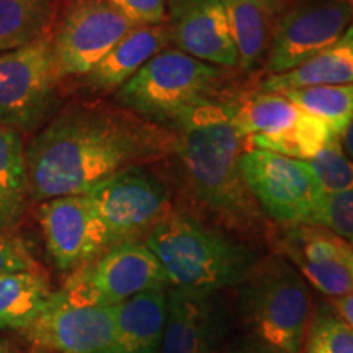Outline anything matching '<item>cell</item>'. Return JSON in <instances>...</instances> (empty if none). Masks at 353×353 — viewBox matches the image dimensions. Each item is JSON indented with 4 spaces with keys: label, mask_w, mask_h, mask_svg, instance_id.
Masks as SVG:
<instances>
[{
    "label": "cell",
    "mask_w": 353,
    "mask_h": 353,
    "mask_svg": "<svg viewBox=\"0 0 353 353\" xmlns=\"http://www.w3.org/2000/svg\"><path fill=\"white\" fill-rule=\"evenodd\" d=\"M175 143V132L128 108L70 105L26 149L28 195H85L113 175L172 156Z\"/></svg>",
    "instance_id": "1"
},
{
    "label": "cell",
    "mask_w": 353,
    "mask_h": 353,
    "mask_svg": "<svg viewBox=\"0 0 353 353\" xmlns=\"http://www.w3.org/2000/svg\"><path fill=\"white\" fill-rule=\"evenodd\" d=\"M234 101L201 107L175 128L172 156L182 172L188 195L223 226L255 236L263 213L247 188L241 170L242 139L231 123Z\"/></svg>",
    "instance_id": "2"
},
{
    "label": "cell",
    "mask_w": 353,
    "mask_h": 353,
    "mask_svg": "<svg viewBox=\"0 0 353 353\" xmlns=\"http://www.w3.org/2000/svg\"><path fill=\"white\" fill-rule=\"evenodd\" d=\"M172 288L219 293L237 288L260 260L254 247L187 213L167 214L145 236Z\"/></svg>",
    "instance_id": "3"
},
{
    "label": "cell",
    "mask_w": 353,
    "mask_h": 353,
    "mask_svg": "<svg viewBox=\"0 0 353 353\" xmlns=\"http://www.w3.org/2000/svg\"><path fill=\"white\" fill-rule=\"evenodd\" d=\"M224 68L167 48L117 92V101L145 120L174 131L196 110L219 99Z\"/></svg>",
    "instance_id": "4"
},
{
    "label": "cell",
    "mask_w": 353,
    "mask_h": 353,
    "mask_svg": "<svg viewBox=\"0 0 353 353\" xmlns=\"http://www.w3.org/2000/svg\"><path fill=\"white\" fill-rule=\"evenodd\" d=\"M237 312L249 335L285 353H301L312 316L311 291L288 260L268 255L237 286Z\"/></svg>",
    "instance_id": "5"
},
{
    "label": "cell",
    "mask_w": 353,
    "mask_h": 353,
    "mask_svg": "<svg viewBox=\"0 0 353 353\" xmlns=\"http://www.w3.org/2000/svg\"><path fill=\"white\" fill-rule=\"evenodd\" d=\"M161 286L169 283L151 250L144 242H125L74 270L61 291L74 304L113 307Z\"/></svg>",
    "instance_id": "6"
},
{
    "label": "cell",
    "mask_w": 353,
    "mask_h": 353,
    "mask_svg": "<svg viewBox=\"0 0 353 353\" xmlns=\"http://www.w3.org/2000/svg\"><path fill=\"white\" fill-rule=\"evenodd\" d=\"M241 170L263 216L276 224H312L325 192L306 162L247 149L241 156Z\"/></svg>",
    "instance_id": "7"
},
{
    "label": "cell",
    "mask_w": 353,
    "mask_h": 353,
    "mask_svg": "<svg viewBox=\"0 0 353 353\" xmlns=\"http://www.w3.org/2000/svg\"><path fill=\"white\" fill-rule=\"evenodd\" d=\"M85 195L103 223L110 247L139 242L172 213L169 190L143 167L113 175Z\"/></svg>",
    "instance_id": "8"
},
{
    "label": "cell",
    "mask_w": 353,
    "mask_h": 353,
    "mask_svg": "<svg viewBox=\"0 0 353 353\" xmlns=\"http://www.w3.org/2000/svg\"><path fill=\"white\" fill-rule=\"evenodd\" d=\"M353 25V0H296L275 19L268 76L298 68L334 44Z\"/></svg>",
    "instance_id": "9"
},
{
    "label": "cell",
    "mask_w": 353,
    "mask_h": 353,
    "mask_svg": "<svg viewBox=\"0 0 353 353\" xmlns=\"http://www.w3.org/2000/svg\"><path fill=\"white\" fill-rule=\"evenodd\" d=\"M136 26L108 0H70L52 38L57 79L85 76Z\"/></svg>",
    "instance_id": "10"
},
{
    "label": "cell",
    "mask_w": 353,
    "mask_h": 353,
    "mask_svg": "<svg viewBox=\"0 0 353 353\" xmlns=\"http://www.w3.org/2000/svg\"><path fill=\"white\" fill-rule=\"evenodd\" d=\"M57 81L51 37L0 52V125H34L51 105Z\"/></svg>",
    "instance_id": "11"
},
{
    "label": "cell",
    "mask_w": 353,
    "mask_h": 353,
    "mask_svg": "<svg viewBox=\"0 0 353 353\" xmlns=\"http://www.w3.org/2000/svg\"><path fill=\"white\" fill-rule=\"evenodd\" d=\"M21 334L51 353H114L113 309L74 304L61 290Z\"/></svg>",
    "instance_id": "12"
},
{
    "label": "cell",
    "mask_w": 353,
    "mask_h": 353,
    "mask_svg": "<svg viewBox=\"0 0 353 353\" xmlns=\"http://www.w3.org/2000/svg\"><path fill=\"white\" fill-rule=\"evenodd\" d=\"M38 219L48 254L61 272L72 273L110 249L103 223L87 195L43 201Z\"/></svg>",
    "instance_id": "13"
},
{
    "label": "cell",
    "mask_w": 353,
    "mask_h": 353,
    "mask_svg": "<svg viewBox=\"0 0 353 353\" xmlns=\"http://www.w3.org/2000/svg\"><path fill=\"white\" fill-rule=\"evenodd\" d=\"M275 254L293 265L306 283L327 298L353 293L345 265L348 242L327 229L312 224H278L272 232Z\"/></svg>",
    "instance_id": "14"
},
{
    "label": "cell",
    "mask_w": 353,
    "mask_h": 353,
    "mask_svg": "<svg viewBox=\"0 0 353 353\" xmlns=\"http://www.w3.org/2000/svg\"><path fill=\"white\" fill-rule=\"evenodd\" d=\"M228 330L229 316L218 293L167 290L161 353H218Z\"/></svg>",
    "instance_id": "15"
},
{
    "label": "cell",
    "mask_w": 353,
    "mask_h": 353,
    "mask_svg": "<svg viewBox=\"0 0 353 353\" xmlns=\"http://www.w3.org/2000/svg\"><path fill=\"white\" fill-rule=\"evenodd\" d=\"M165 21L179 51L218 68H237L223 0H167Z\"/></svg>",
    "instance_id": "16"
},
{
    "label": "cell",
    "mask_w": 353,
    "mask_h": 353,
    "mask_svg": "<svg viewBox=\"0 0 353 353\" xmlns=\"http://www.w3.org/2000/svg\"><path fill=\"white\" fill-rule=\"evenodd\" d=\"M172 44L167 23L139 25L121 38L90 72L85 74L92 90H118L154 56Z\"/></svg>",
    "instance_id": "17"
},
{
    "label": "cell",
    "mask_w": 353,
    "mask_h": 353,
    "mask_svg": "<svg viewBox=\"0 0 353 353\" xmlns=\"http://www.w3.org/2000/svg\"><path fill=\"white\" fill-rule=\"evenodd\" d=\"M114 353H161L167 316V286L113 306Z\"/></svg>",
    "instance_id": "18"
},
{
    "label": "cell",
    "mask_w": 353,
    "mask_h": 353,
    "mask_svg": "<svg viewBox=\"0 0 353 353\" xmlns=\"http://www.w3.org/2000/svg\"><path fill=\"white\" fill-rule=\"evenodd\" d=\"M353 83V25L329 48L306 63L278 76H268L260 83L262 94H283L294 88L314 85H350Z\"/></svg>",
    "instance_id": "19"
},
{
    "label": "cell",
    "mask_w": 353,
    "mask_h": 353,
    "mask_svg": "<svg viewBox=\"0 0 353 353\" xmlns=\"http://www.w3.org/2000/svg\"><path fill=\"white\" fill-rule=\"evenodd\" d=\"M52 294L50 280L39 272L0 275V330L23 332Z\"/></svg>",
    "instance_id": "20"
},
{
    "label": "cell",
    "mask_w": 353,
    "mask_h": 353,
    "mask_svg": "<svg viewBox=\"0 0 353 353\" xmlns=\"http://www.w3.org/2000/svg\"><path fill=\"white\" fill-rule=\"evenodd\" d=\"M61 0H0V52L48 38Z\"/></svg>",
    "instance_id": "21"
},
{
    "label": "cell",
    "mask_w": 353,
    "mask_h": 353,
    "mask_svg": "<svg viewBox=\"0 0 353 353\" xmlns=\"http://www.w3.org/2000/svg\"><path fill=\"white\" fill-rule=\"evenodd\" d=\"M26 151L15 128L0 125V229L19 223L26 187Z\"/></svg>",
    "instance_id": "22"
},
{
    "label": "cell",
    "mask_w": 353,
    "mask_h": 353,
    "mask_svg": "<svg viewBox=\"0 0 353 353\" xmlns=\"http://www.w3.org/2000/svg\"><path fill=\"white\" fill-rule=\"evenodd\" d=\"M301 114L283 94H262L232 103L231 123L242 139L250 136H275L296 123Z\"/></svg>",
    "instance_id": "23"
},
{
    "label": "cell",
    "mask_w": 353,
    "mask_h": 353,
    "mask_svg": "<svg viewBox=\"0 0 353 353\" xmlns=\"http://www.w3.org/2000/svg\"><path fill=\"white\" fill-rule=\"evenodd\" d=\"M229 30L237 52V68L252 70L263 61L270 48L275 17L262 8L237 0H223Z\"/></svg>",
    "instance_id": "24"
},
{
    "label": "cell",
    "mask_w": 353,
    "mask_h": 353,
    "mask_svg": "<svg viewBox=\"0 0 353 353\" xmlns=\"http://www.w3.org/2000/svg\"><path fill=\"white\" fill-rule=\"evenodd\" d=\"M335 138L339 136L330 130L327 123L301 112L290 130L275 136H250L247 143L252 145L250 149H262L298 161H309Z\"/></svg>",
    "instance_id": "25"
},
{
    "label": "cell",
    "mask_w": 353,
    "mask_h": 353,
    "mask_svg": "<svg viewBox=\"0 0 353 353\" xmlns=\"http://www.w3.org/2000/svg\"><path fill=\"white\" fill-rule=\"evenodd\" d=\"M301 112L327 123L342 138L353 121V83L350 85H314L283 92Z\"/></svg>",
    "instance_id": "26"
},
{
    "label": "cell",
    "mask_w": 353,
    "mask_h": 353,
    "mask_svg": "<svg viewBox=\"0 0 353 353\" xmlns=\"http://www.w3.org/2000/svg\"><path fill=\"white\" fill-rule=\"evenodd\" d=\"M304 353H353V329L330 304H321L312 311Z\"/></svg>",
    "instance_id": "27"
},
{
    "label": "cell",
    "mask_w": 353,
    "mask_h": 353,
    "mask_svg": "<svg viewBox=\"0 0 353 353\" xmlns=\"http://www.w3.org/2000/svg\"><path fill=\"white\" fill-rule=\"evenodd\" d=\"M306 165L325 193H341L353 188V161L343 151L342 138L325 144Z\"/></svg>",
    "instance_id": "28"
},
{
    "label": "cell",
    "mask_w": 353,
    "mask_h": 353,
    "mask_svg": "<svg viewBox=\"0 0 353 353\" xmlns=\"http://www.w3.org/2000/svg\"><path fill=\"white\" fill-rule=\"evenodd\" d=\"M312 226L327 229L353 245V188L341 193H325L317 206Z\"/></svg>",
    "instance_id": "29"
},
{
    "label": "cell",
    "mask_w": 353,
    "mask_h": 353,
    "mask_svg": "<svg viewBox=\"0 0 353 353\" xmlns=\"http://www.w3.org/2000/svg\"><path fill=\"white\" fill-rule=\"evenodd\" d=\"M39 270L41 268L23 241L12 236L6 229H0V275Z\"/></svg>",
    "instance_id": "30"
},
{
    "label": "cell",
    "mask_w": 353,
    "mask_h": 353,
    "mask_svg": "<svg viewBox=\"0 0 353 353\" xmlns=\"http://www.w3.org/2000/svg\"><path fill=\"white\" fill-rule=\"evenodd\" d=\"M136 25H161L167 20V0H108Z\"/></svg>",
    "instance_id": "31"
},
{
    "label": "cell",
    "mask_w": 353,
    "mask_h": 353,
    "mask_svg": "<svg viewBox=\"0 0 353 353\" xmlns=\"http://www.w3.org/2000/svg\"><path fill=\"white\" fill-rule=\"evenodd\" d=\"M218 353H285L278 348L268 345L259 339L252 337V335H241V337L232 339L224 343L219 348Z\"/></svg>",
    "instance_id": "32"
},
{
    "label": "cell",
    "mask_w": 353,
    "mask_h": 353,
    "mask_svg": "<svg viewBox=\"0 0 353 353\" xmlns=\"http://www.w3.org/2000/svg\"><path fill=\"white\" fill-rule=\"evenodd\" d=\"M330 306L334 307V311L347 322L348 325L353 329V293H348L345 296L341 298H332L330 299Z\"/></svg>",
    "instance_id": "33"
},
{
    "label": "cell",
    "mask_w": 353,
    "mask_h": 353,
    "mask_svg": "<svg viewBox=\"0 0 353 353\" xmlns=\"http://www.w3.org/2000/svg\"><path fill=\"white\" fill-rule=\"evenodd\" d=\"M237 2L250 3V6L262 8L263 12L275 17V19L286 8V0H237Z\"/></svg>",
    "instance_id": "34"
},
{
    "label": "cell",
    "mask_w": 353,
    "mask_h": 353,
    "mask_svg": "<svg viewBox=\"0 0 353 353\" xmlns=\"http://www.w3.org/2000/svg\"><path fill=\"white\" fill-rule=\"evenodd\" d=\"M342 145H343V151H345L347 156L353 161V121H352V125L348 126V130L343 132Z\"/></svg>",
    "instance_id": "35"
},
{
    "label": "cell",
    "mask_w": 353,
    "mask_h": 353,
    "mask_svg": "<svg viewBox=\"0 0 353 353\" xmlns=\"http://www.w3.org/2000/svg\"><path fill=\"white\" fill-rule=\"evenodd\" d=\"M345 265H347L348 273H350L352 283H353V245H352V244L347 245V250H345Z\"/></svg>",
    "instance_id": "36"
},
{
    "label": "cell",
    "mask_w": 353,
    "mask_h": 353,
    "mask_svg": "<svg viewBox=\"0 0 353 353\" xmlns=\"http://www.w3.org/2000/svg\"><path fill=\"white\" fill-rule=\"evenodd\" d=\"M0 353H8V347H7V343H3L2 341H0Z\"/></svg>",
    "instance_id": "37"
}]
</instances>
